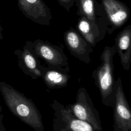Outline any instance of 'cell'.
Masks as SVG:
<instances>
[{
  "mask_svg": "<svg viewBox=\"0 0 131 131\" xmlns=\"http://www.w3.org/2000/svg\"><path fill=\"white\" fill-rule=\"evenodd\" d=\"M0 92L10 111L35 131H43L41 115L33 101L12 85L0 82Z\"/></svg>",
  "mask_w": 131,
  "mask_h": 131,
  "instance_id": "obj_1",
  "label": "cell"
},
{
  "mask_svg": "<svg viewBox=\"0 0 131 131\" xmlns=\"http://www.w3.org/2000/svg\"><path fill=\"white\" fill-rule=\"evenodd\" d=\"M116 53L115 46H105L100 56V64L92 74L103 105L113 107L116 91L113 58Z\"/></svg>",
  "mask_w": 131,
  "mask_h": 131,
  "instance_id": "obj_2",
  "label": "cell"
},
{
  "mask_svg": "<svg viewBox=\"0 0 131 131\" xmlns=\"http://www.w3.org/2000/svg\"><path fill=\"white\" fill-rule=\"evenodd\" d=\"M25 44L38 58L45 61L47 67L60 69L69 68L68 59L62 47L40 39L28 40Z\"/></svg>",
  "mask_w": 131,
  "mask_h": 131,
  "instance_id": "obj_3",
  "label": "cell"
},
{
  "mask_svg": "<svg viewBox=\"0 0 131 131\" xmlns=\"http://www.w3.org/2000/svg\"><path fill=\"white\" fill-rule=\"evenodd\" d=\"M68 106L75 116L89 123L95 131L102 130L99 112L85 88L80 87L77 91L75 102Z\"/></svg>",
  "mask_w": 131,
  "mask_h": 131,
  "instance_id": "obj_4",
  "label": "cell"
},
{
  "mask_svg": "<svg viewBox=\"0 0 131 131\" xmlns=\"http://www.w3.org/2000/svg\"><path fill=\"white\" fill-rule=\"evenodd\" d=\"M51 106L54 111L53 124L61 131H95L89 123L75 116L68 105L53 100Z\"/></svg>",
  "mask_w": 131,
  "mask_h": 131,
  "instance_id": "obj_5",
  "label": "cell"
},
{
  "mask_svg": "<svg viewBox=\"0 0 131 131\" xmlns=\"http://www.w3.org/2000/svg\"><path fill=\"white\" fill-rule=\"evenodd\" d=\"M112 108L114 131H131V111L120 77L116 80L115 96Z\"/></svg>",
  "mask_w": 131,
  "mask_h": 131,
  "instance_id": "obj_6",
  "label": "cell"
},
{
  "mask_svg": "<svg viewBox=\"0 0 131 131\" xmlns=\"http://www.w3.org/2000/svg\"><path fill=\"white\" fill-rule=\"evenodd\" d=\"M101 4L108 22L107 33L110 35L127 21L130 10L127 5L119 0H101Z\"/></svg>",
  "mask_w": 131,
  "mask_h": 131,
  "instance_id": "obj_7",
  "label": "cell"
},
{
  "mask_svg": "<svg viewBox=\"0 0 131 131\" xmlns=\"http://www.w3.org/2000/svg\"><path fill=\"white\" fill-rule=\"evenodd\" d=\"M19 9L27 18L42 26H49L52 19L50 8L43 0H17Z\"/></svg>",
  "mask_w": 131,
  "mask_h": 131,
  "instance_id": "obj_8",
  "label": "cell"
},
{
  "mask_svg": "<svg viewBox=\"0 0 131 131\" xmlns=\"http://www.w3.org/2000/svg\"><path fill=\"white\" fill-rule=\"evenodd\" d=\"M63 39L72 56L84 63L91 62L90 54L93 48L76 30L71 28L66 31L63 34Z\"/></svg>",
  "mask_w": 131,
  "mask_h": 131,
  "instance_id": "obj_9",
  "label": "cell"
},
{
  "mask_svg": "<svg viewBox=\"0 0 131 131\" xmlns=\"http://www.w3.org/2000/svg\"><path fill=\"white\" fill-rule=\"evenodd\" d=\"M76 6L78 16L84 17L92 24L108 30V22L106 14L102 6L97 0H78Z\"/></svg>",
  "mask_w": 131,
  "mask_h": 131,
  "instance_id": "obj_10",
  "label": "cell"
},
{
  "mask_svg": "<svg viewBox=\"0 0 131 131\" xmlns=\"http://www.w3.org/2000/svg\"><path fill=\"white\" fill-rule=\"evenodd\" d=\"M14 54L17 57L18 66L24 73L33 80L41 78L40 61L26 44L22 50H15Z\"/></svg>",
  "mask_w": 131,
  "mask_h": 131,
  "instance_id": "obj_11",
  "label": "cell"
},
{
  "mask_svg": "<svg viewBox=\"0 0 131 131\" xmlns=\"http://www.w3.org/2000/svg\"><path fill=\"white\" fill-rule=\"evenodd\" d=\"M115 48L123 68L128 71L131 61V25L119 32L115 39Z\"/></svg>",
  "mask_w": 131,
  "mask_h": 131,
  "instance_id": "obj_12",
  "label": "cell"
},
{
  "mask_svg": "<svg viewBox=\"0 0 131 131\" xmlns=\"http://www.w3.org/2000/svg\"><path fill=\"white\" fill-rule=\"evenodd\" d=\"M40 72L41 78L46 85L50 89L66 87L71 77L69 74L70 68L60 69L46 67L41 64Z\"/></svg>",
  "mask_w": 131,
  "mask_h": 131,
  "instance_id": "obj_13",
  "label": "cell"
},
{
  "mask_svg": "<svg viewBox=\"0 0 131 131\" xmlns=\"http://www.w3.org/2000/svg\"><path fill=\"white\" fill-rule=\"evenodd\" d=\"M78 32L93 48L107 33V29L91 23L84 17H80L76 25Z\"/></svg>",
  "mask_w": 131,
  "mask_h": 131,
  "instance_id": "obj_14",
  "label": "cell"
},
{
  "mask_svg": "<svg viewBox=\"0 0 131 131\" xmlns=\"http://www.w3.org/2000/svg\"><path fill=\"white\" fill-rule=\"evenodd\" d=\"M59 5L62 6L68 12L74 5H76L78 0H56Z\"/></svg>",
  "mask_w": 131,
  "mask_h": 131,
  "instance_id": "obj_15",
  "label": "cell"
},
{
  "mask_svg": "<svg viewBox=\"0 0 131 131\" xmlns=\"http://www.w3.org/2000/svg\"><path fill=\"white\" fill-rule=\"evenodd\" d=\"M4 117L3 114L0 113V131H6V129L3 123V119Z\"/></svg>",
  "mask_w": 131,
  "mask_h": 131,
  "instance_id": "obj_16",
  "label": "cell"
},
{
  "mask_svg": "<svg viewBox=\"0 0 131 131\" xmlns=\"http://www.w3.org/2000/svg\"><path fill=\"white\" fill-rule=\"evenodd\" d=\"M3 27L1 24V19H0V40L3 39Z\"/></svg>",
  "mask_w": 131,
  "mask_h": 131,
  "instance_id": "obj_17",
  "label": "cell"
},
{
  "mask_svg": "<svg viewBox=\"0 0 131 131\" xmlns=\"http://www.w3.org/2000/svg\"><path fill=\"white\" fill-rule=\"evenodd\" d=\"M53 131H61L57 126L53 124Z\"/></svg>",
  "mask_w": 131,
  "mask_h": 131,
  "instance_id": "obj_18",
  "label": "cell"
},
{
  "mask_svg": "<svg viewBox=\"0 0 131 131\" xmlns=\"http://www.w3.org/2000/svg\"><path fill=\"white\" fill-rule=\"evenodd\" d=\"M0 110H2V111L3 110V107H2V105H1V104H0Z\"/></svg>",
  "mask_w": 131,
  "mask_h": 131,
  "instance_id": "obj_19",
  "label": "cell"
},
{
  "mask_svg": "<svg viewBox=\"0 0 131 131\" xmlns=\"http://www.w3.org/2000/svg\"><path fill=\"white\" fill-rule=\"evenodd\" d=\"M2 111L0 110V113H2Z\"/></svg>",
  "mask_w": 131,
  "mask_h": 131,
  "instance_id": "obj_20",
  "label": "cell"
}]
</instances>
